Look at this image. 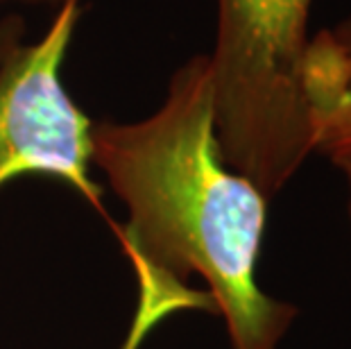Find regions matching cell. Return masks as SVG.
Returning <instances> with one entry per match:
<instances>
[{"instance_id": "6da1fadb", "label": "cell", "mask_w": 351, "mask_h": 349, "mask_svg": "<svg viewBox=\"0 0 351 349\" xmlns=\"http://www.w3.org/2000/svg\"><path fill=\"white\" fill-rule=\"evenodd\" d=\"M93 168L127 209L114 234L138 279L136 331L206 311L231 349H279L297 309L258 286L270 200L222 157L206 55L179 66L150 116L95 121Z\"/></svg>"}, {"instance_id": "7a4b0ae2", "label": "cell", "mask_w": 351, "mask_h": 349, "mask_svg": "<svg viewBox=\"0 0 351 349\" xmlns=\"http://www.w3.org/2000/svg\"><path fill=\"white\" fill-rule=\"evenodd\" d=\"M208 53L213 121L227 166L267 200L313 150L304 95L313 0H215Z\"/></svg>"}, {"instance_id": "5b68a950", "label": "cell", "mask_w": 351, "mask_h": 349, "mask_svg": "<svg viewBox=\"0 0 351 349\" xmlns=\"http://www.w3.org/2000/svg\"><path fill=\"white\" fill-rule=\"evenodd\" d=\"M23 34V27H21V21L14 16H0V59H3L5 48L16 39V36Z\"/></svg>"}, {"instance_id": "8992f818", "label": "cell", "mask_w": 351, "mask_h": 349, "mask_svg": "<svg viewBox=\"0 0 351 349\" xmlns=\"http://www.w3.org/2000/svg\"><path fill=\"white\" fill-rule=\"evenodd\" d=\"M328 159H331L335 166L342 170V175H345V180H347V189H349V218H351V147H347V150H340V152H333Z\"/></svg>"}, {"instance_id": "277c9868", "label": "cell", "mask_w": 351, "mask_h": 349, "mask_svg": "<svg viewBox=\"0 0 351 349\" xmlns=\"http://www.w3.org/2000/svg\"><path fill=\"white\" fill-rule=\"evenodd\" d=\"M304 95L313 150L331 157L351 147V19L311 36Z\"/></svg>"}, {"instance_id": "3957f363", "label": "cell", "mask_w": 351, "mask_h": 349, "mask_svg": "<svg viewBox=\"0 0 351 349\" xmlns=\"http://www.w3.org/2000/svg\"><path fill=\"white\" fill-rule=\"evenodd\" d=\"M84 14V0H59L48 29L32 43L16 36L0 59V191L25 175L52 177L102 218L93 177V123L66 91L62 66Z\"/></svg>"}, {"instance_id": "52a82bcc", "label": "cell", "mask_w": 351, "mask_h": 349, "mask_svg": "<svg viewBox=\"0 0 351 349\" xmlns=\"http://www.w3.org/2000/svg\"><path fill=\"white\" fill-rule=\"evenodd\" d=\"M12 3H21V5H57L59 0H0V7L12 5Z\"/></svg>"}]
</instances>
